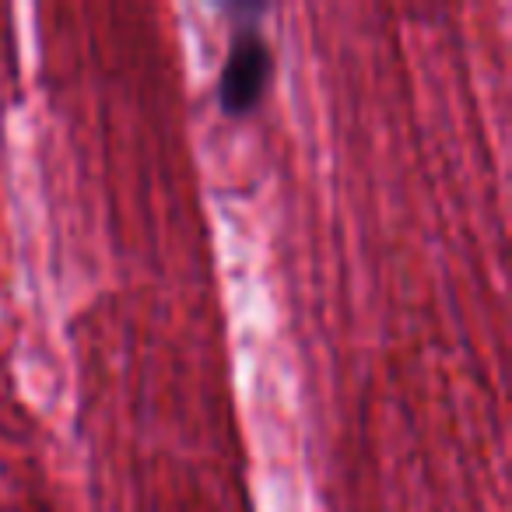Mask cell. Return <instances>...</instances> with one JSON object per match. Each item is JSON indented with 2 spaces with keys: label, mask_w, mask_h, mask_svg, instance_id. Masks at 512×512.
Listing matches in <instances>:
<instances>
[{
  "label": "cell",
  "mask_w": 512,
  "mask_h": 512,
  "mask_svg": "<svg viewBox=\"0 0 512 512\" xmlns=\"http://www.w3.org/2000/svg\"><path fill=\"white\" fill-rule=\"evenodd\" d=\"M253 22H235L232 39H228V57L218 74V102L221 113L228 116H249L256 102L264 99L267 81L274 71L271 43H267L264 29Z\"/></svg>",
  "instance_id": "1"
}]
</instances>
